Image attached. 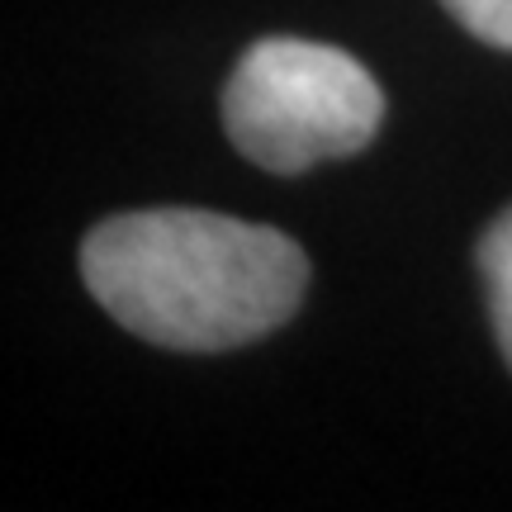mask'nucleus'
Listing matches in <instances>:
<instances>
[{"label": "nucleus", "mask_w": 512, "mask_h": 512, "mask_svg": "<svg viewBox=\"0 0 512 512\" xmlns=\"http://www.w3.org/2000/svg\"><path fill=\"white\" fill-rule=\"evenodd\" d=\"M81 280L119 328L166 351H233L285 328L309 290L304 247L214 209H133L81 242Z\"/></svg>", "instance_id": "f257e3e1"}, {"label": "nucleus", "mask_w": 512, "mask_h": 512, "mask_svg": "<svg viewBox=\"0 0 512 512\" xmlns=\"http://www.w3.org/2000/svg\"><path fill=\"white\" fill-rule=\"evenodd\" d=\"M223 133L271 176H304L375 143L384 124L380 81L347 48L318 38H256L223 81Z\"/></svg>", "instance_id": "f03ea898"}, {"label": "nucleus", "mask_w": 512, "mask_h": 512, "mask_svg": "<svg viewBox=\"0 0 512 512\" xmlns=\"http://www.w3.org/2000/svg\"><path fill=\"white\" fill-rule=\"evenodd\" d=\"M475 266L484 280V299H489L494 342L512 370V204L484 228V238L475 247Z\"/></svg>", "instance_id": "7ed1b4c3"}, {"label": "nucleus", "mask_w": 512, "mask_h": 512, "mask_svg": "<svg viewBox=\"0 0 512 512\" xmlns=\"http://www.w3.org/2000/svg\"><path fill=\"white\" fill-rule=\"evenodd\" d=\"M441 10L470 38L512 53V0H441Z\"/></svg>", "instance_id": "20e7f679"}]
</instances>
